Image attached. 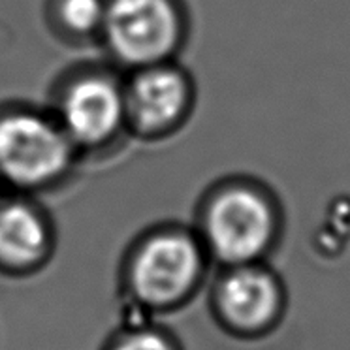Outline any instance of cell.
<instances>
[{
    "instance_id": "6da1fadb",
    "label": "cell",
    "mask_w": 350,
    "mask_h": 350,
    "mask_svg": "<svg viewBox=\"0 0 350 350\" xmlns=\"http://www.w3.org/2000/svg\"><path fill=\"white\" fill-rule=\"evenodd\" d=\"M284 228V211L275 191L256 177H226L206 194L202 239L226 266L262 262Z\"/></svg>"
},
{
    "instance_id": "7a4b0ae2",
    "label": "cell",
    "mask_w": 350,
    "mask_h": 350,
    "mask_svg": "<svg viewBox=\"0 0 350 350\" xmlns=\"http://www.w3.org/2000/svg\"><path fill=\"white\" fill-rule=\"evenodd\" d=\"M81 154L49 109L0 107V183L19 192L53 189Z\"/></svg>"
},
{
    "instance_id": "3957f363",
    "label": "cell",
    "mask_w": 350,
    "mask_h": 350,
    "mask_svg": "<svg viewBox=\"0 0 350 350\" xmlns=\"http://www.w3.org/2000/svg\"><path fill=\"white\" fill-rule=\"evenodd\" d=\"M183 0H106L98 44L117 68L175 61L189 38Z\"/></svg>"
},
{
    "instance_id": "277c9868",
    "label": "cell",
    "mask_w": 350,
    "mask_h": 350,
    "mask_svg": "<svg viewBox=\"0 0 350 350\" xmlns=\"http://www.w3.org/2000/svg\"><path fill=\"white\" fill-rule=\"evenodd\" d=\"M49 111L81 157L113 147L129 132L124 76L102 66L70 70L53 89Z\"/></svg>"
},
{
    "instance_id": "5b68a950",
    "label": "cell",
    "mask_w": 350,
    "mask_h": 350,
    "mask_svg": "<svg viewBox=\"0 0 350 350\" xmlns=\"http://www.w3.org/2000/svg\"><path fill=\"white\" fill-rule=\"evenodd\" d=\"M124 104L129 134L159 142L181 130L196 104L194 79L175 61L126 72Z\"/></svg>"
},
{
    "instance_id": "8992f818",
    "label": "cell",
    "mask_w": 350,
    "mask_h": 350,
    "mask_svg": "<svg viewBox=\"0 0 350 350\" xmlns=\"http://www.w3.org/2000/svg\"><path fill=\"white\" fill-rule=\"evenodd\" d=\"M217 307L224 322L239 334H267L284 317V284L262 262L230 266L217 288Z\"/></svg>"
},
{
    "instance_id": "52a82bcc",
    "label": "cell",
    "mask_w": 350,
    "mask_h": 350,
    "mask_svg": "<svg viewBox=\"0 0 350 350\" xmlns=\"http://www.w3.org/2000/svg\"><path fill=\"white\" fill-rule=\"evenodd\" d=\"M202 269L200 243L187 232L151 236L132 262V284L149 304H167L181 297Z\"/></svg>"
},
{
    "instance_id": "ba28073f",
    "label": "cell",
    "mask_w": 350,
    "mask_h": 350,
    "mask_svg": "<svg viewBox=\"0 0 350 350\" xmlns=\"http://www.w3.org/2000/svg\"><path fill=\"white\" fill-rule=\"evenodd\" d=\"M49 228L38 207L25 198L0 200V260L27 266L44 254Z\"/></svg>"
},
{
    "instance_id": "9c48e42d",
    "label": "cell",
    "mask_w": 350,
    "mask_h": 350,
    "mask_svg": "<svg viewBox=\"0 0 350 350\" xmlns=\"http://www.w3.org/2000/svg\"><path fill=\"white\" fill-rule=\"evenodd\" d=\"M106 0H47V23L68 44L98 42Z\"/></svg>"
},
{
    "instance_id": "30bf717a",
    "label": "cell",
    "mask_w": 350,
    "mask_h": 350,
    "mask_svg": "<svg viewBox=\"0 0 350 350\" xmlns=\"http://www.w3.org/2000/svg\"><path fill=\"white\" fill-rule=\"evenodd\" d=\"M117 350H170L164 339L154 334H137L122 341Z\"/></svg>"
},
{
    "instance_id": "8fae6325",
    "label": "cell",
    "mask_w": 350,
    "mask_h": 350,
    "mask_svg": "<svg viewBox=\"0 0 350 350\" xmlns=\"http://www.w3.org/2000/svg\"><path fill=\"white\" fill-rule=\"evenodd\" d=\"M0 200H2V183H0Z\"/></svg>"
}]
</instances>
